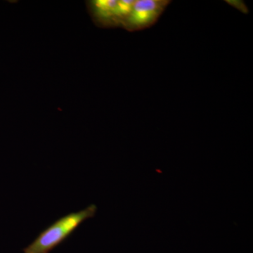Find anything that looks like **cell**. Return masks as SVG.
Wrapping results in <instances>:
<instances>
[{
	"label": "cell",
	"instance_id": "1",
	"mask_svg": "<svg viewBox=\"0 0 253 253\" xmlns=\"http://www.w3.org/2000/svg\"><path fill=\"white\" fill-rule=\"evenodd\" d=\"M97 211L95 205H90L78 212L63 216L42 231L23 253H49L62 244L86 219L94 217Z\"/></svg>",
	"mask_w": 253,
	"mask_h": 253
},
{
	"label": "cell",
	"instance_id": "2",
	"mask_svg": "<svg viewBox=\"0 0 253 253\" xmlns=\"http://www.w3.org/2000/svg\"><path fill=\"white\" fill-rule=\"evenodd\" d=\"M171 2L170 0H135L123 27L130 32L151 28Z\"/></svg>",
	"mask_w": 253,
	"mask_h": 253
},
{
	"label": "cell",
	"instance_id": "3",
	"mask_svg": "<svg viewBox=\"0 0 253 253\" xmlns=\"http://www.w3.org/2000/svg\"><path fill=\"white\" fill-rule=\"evenodd\" d=\"M135 0H97L92 1L93 11L103 26H123Z\"/></svg>",
	"mask_w": 253,
	"mask_h": 253
},
{
	"label": "cell",
	"instance_id": "4",
	"mask_svg": "<svg viewBox=\"0 0 253 253\" xmlns=\"http://www.w3.org/2000/svg\"><path fill=\"white\" fill-rule=\"evenodd\" d=\"M225 1L228 4L232 6L234 9H237L238 11H241L243 14H249V7L242 0H226Z\"/></svg>",
	"mask_w": 253,
	"mask_h": 253
}]
</instances>
